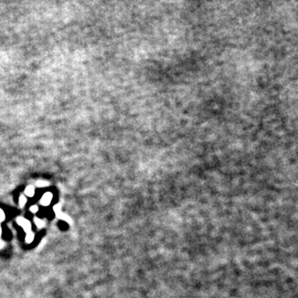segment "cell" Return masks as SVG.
<instances>
[{"instance_id":"obj_1","label":"cell","mask_w":298,"mask_h":298,"mask_svg":"<svg viewBox=\"0 0 298 298\" xmlns=\"http://www.w3.org/2000/svg\"><path fill=\"white\" fill-rule=\"evenodd\" d=\"M17 223L19 226H21L26 232H31V223L27 219H25L24 217H18V218H17Z\"/></svg>"},{"instance_id":"obj_2","label":"cell","mask_w":298,"mask_h":298,"mask_svg":"<svg viewBox=\"0 0 298 298\" xmlns=\"http://www.w3.org/2000/svg\"><path fill=\"white\" fill-rule=\"evenodd\" d=\"M52 199H53V194L52 193H51V192H45L44 195L42 196V198L40 200V204H41L42 206H47L51 203Z\"/></svg>"},{"instance_id":"obj_3","label":"cell","mask_w":298,"mask_h":298,"mask_svg":"<svg viewBox=\"0 0 298 298\" xmlns=\"http://www.w3.org/2000/svg\"><path fill=\"white\" fill-rule=\"evenodd\" d=\"M25 196L28 197H33L35 195V187L33 185H28L24 190Z\"/></svg>"},{"instance_id":"obj_4","label":"cell","mask_w":298,"mask_h":298,"mask_svg":"<svg viewBox=\"0 0 298 298\" xmlns=\"http://www.w3.org/2000/svg\"><path fill=\"white\" fill-rule=\"evenodd\" d=\"M49 185V182L47 180H39L36 182V186L39 187V188H43V187H47Z\"/></svg>"},{"instance_id":"obj_5","label":"cell","mask_w":298,"mask_h":298,"mask_svg":"<svg viewBox=\"0 0 298 298\" xmlns=\"http://www.w3.org/2000/svg\"><path fill=\"white\" fill-rule=\"evenodd\" d=\"M26 203H27V199H26V197H25L24 195H21L20 197H19V199H18V205L20 208H22V206H24L25 205H26Z\"/></svg>"},{"instance_id":"obj_6","label":"cell","mask_w":298,"mask_h":298,"mask_svg":"<svg viewBox=\"0 0 298 298\" xmlns=\"http://www.w3.org/2000/svg\"><path fill=\"white\" fill-rule=\"evenodd\" d=\"M34 237H35L34 232H27V235H26V237H25V239H26V242H27V243H31V242L33 241Z\"/></svg>"},{"instance_id":"obj_7","label":"cell","mask_w":298,"mask_h":298,"mask_svg":"<svg viewBox=\"0 0 298 298\" xmlns=\"http://www.w3.org/2000/svg\"><path fill=\"white\" fill-rule=\"evenodd\" d=\"M35 223H36V225L38 228H43V227L44 226V220H41V219H39V218H35Z\"/></svg>"},{"instance_id":"obj_8","label":"cell","mask_w":298,"mask_h":298,"mask_svg":"<svg viewBox=\"0 0 298 298\" xmlns=\"http://www.w3.org/2000/svg\"><path fill=\"white\" fill-rule=\"evenodd\" d=\"M30 211H31L32 213H36V212H38V211H39V206H36V205L31 206H30Z\"/></svg>"},{"instance_id":"obj_9","label":"cell","mask_w":298,"mask_h":298,"mask_svg":"<svg viewBox=\"0 0 298 298\" xmlns=\"http://www.w3.org/2000/svg\"><path fill=\"white\" fill-rule=\"evenodd\" d=\"M6 218V216H5V212L3 211V210L0 209V222H2V221H4Z\"/></svg>"},{"instance_id":"obj_10","label":"cell","mask_w":298,"mask_h":298,"mask_svg":"<svg viewBox=\"0 0 298 298\" xmlns=\"http://www.w3.org/2000/svg\"><path fill=\"white\" fill-rule=\"evenodd\" d=\"M0 235H1V227H0Z\"/></svg>"}]
</instances>
